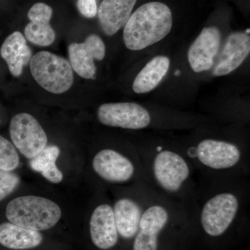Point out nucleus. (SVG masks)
<instances>
[{
    "instance_id": "f257e3e1",
    "label": "nucleus",
    "mask_w": 250,
    "mask_h": 250,
    "mask_svg": "<svg viewBox=\"0 0 250 250\" xmlns=\"http://www.w3.org/2000/svg\"><path fill=\"white\" fill-rule=\"evenodd\" d=\"M147 184L192 213L198 187L196 170L180 149L157 145L139 151Z\"/></svg>"
},
{
    "instance_id": "f03ea898",
    "label": "nucleus",
    "mask_w": 250,
    "mask_h": 250,
    "mask_svg": "<svg viewBox=\"0 0 250 250\" xmlns=\"http://www.w3.org/2000/svg\"><path fill=\"white\" fill-rule=\"evenodd\" d=\"M243 177L211 179L205 192L198 188L192 214L197 215L206 234L218 238L225 234L244 213L248 190L242 185Z\"/></svg>"
},
{
    "instance_id": "7ed1b4c3",
    "label": "nucleus",
    "mask_w": 250,
    "mask_h": 250,
    "mask_svg": "<svg viewBox=\"0 0 250 250\" xmlns=\"http://www.w3.org/2000/svg\"><path fill=\"white\" fill-rule=\"evenodd\" d=\"M195 170L208 178L243 177L249 168V155L228 140L205 138L181 148Z\"/></svg>"
},
{
    "instance_id": "20e7f679",
    "label": "nucleus",
    "mask_w": 250,
    "mask_h": 250,
    "mask_svg": "<svg viewBox=\"0 0 250 250\" xmlns=\"http://www.w3.org/2000/svg\"><path fill=\"white\" fill-rule=\"evenodd\" d=\"M172 11L159 1L146 3L133 13L123 30V41L130 50L140 51L160 42L170 34Z\"/></svg>"
},
{
    "instance_id": "39448f33",
    "label": "nucleus",
    "mask_w": 250,
    "mask_h": 250,
    "mask_svg": "<svg viewBox=\"0 0 250 250\" xmlns=\"http://www.w3.org/2000/svg\"><path fill=\"white\" fill-rule=\"evenodd\" d=\"M191 213L183 206L161 195L152 188L139 231L134 237L133 250H158L161 233L174 220Z\"/></svg>"
},
{
    "instance_id": "423d86ee",
    "label": "nucleus",
    "mask_w": 250,
    "mask_h": 250,
    "mask_svg": "<svg viewBox=\"0 0 250 250\" xmlns=\"http://www.w3.org/2000/svg\"><path fill=\"white\" fill-rule=\"evenodd\" d=\"M62 215V209L57 204L35 195L16 197L6 208V216L10 223L37 231L53 228Z\"/></svg>"
},
{
    "instance_id": "0eeeda50",
    "label": "nucleus",
    "mask_w": 250,
    "mask_h": 250,
    "mask_svg": "<svg viewBox=\"0 0 250 250\" xmlns=\"http://www.w3.org/2000/svg\"><path fill=\"white\" fill-rule=\"evenodd\" d=\"M92 167L95 173L107 183L147 182L139 152L134 155H126L116 149L105 148L94 156Z\"/></svg>"
},
{
    "instance_id": "6e6552de",
    "label": "nucleus",
    "mask_w": 250,
    "mask_h": 250,
    "mask_svg": "<svg viewBox=\"0 0 250 250\" xmlns=\"http://www.w3.org/2000/svg\"><path fill=\"white\" fill-rule=\"evenodd\" d=\"M29 66L36 82L49 93H65L73 84L70 62L57 54L47 51L38 52L31 57Z\"/></svg>"
},
{
    "instance_id": "1a4fd4ad",
    "label": "nucleus",
    "mask_w": 250,
    "mask_h": 250,
    "mask_svg": "<svg viewBox=\"0 0 250 250\" xmlns=\"http://www.w3.org/2000/svg\"><path fill=\"white\" fill-rule=\"evenodd\" d=\"M151 192L152 187L147 182L133 184L132 193L119 197L112 206L118 234L122 238H134Z\"/></svg>"
},
{
    "instance_id": "9d476101",
    "label": "nucleus",
    "mask_w": 250,
    "mask_h": 250,
    "mask_svg": "<svg viewBox=\"0 0 250 250\" xmlns=\"http://www.w3.org/2000/svg\"><path fill=\"white\" fill-rule=\"evenodd\" d=\"M9 133L15 147L27 159H33L47 147L45 130L29 113H18L13 117Z\"/></svg>"
},
{
    "instance_id": "9b49d317",
    "label": "nucleus",
    "mask_w": 250,
    "mask_h": 250,
    "mask_svg": "<svg viewBox=\"0 0 250 250\" xmlns=\"http://www.w3.org/2000/svg\"><path fill=\"white\" fill-rule=\"evenodd\" d=\"M97 115L101 124L125 129H144L152 123L149 111L136 103L103 104L99 106Z\"/></svg>"
},
{
    "instance_id": "f8f14e48",
    "label": "nucleus",
    "mask_w": 250,
    "mask_h": 250,
    "mask_svg": "<svg viewBox=\"0 0 250 250\" xmlns=\"http://www.w3.org/2000/svg\"><path fill=\"white\" fill-rule=\"evenodd\" d=\"M68 54L70 65L77 75L85 80H94L97 72L95 60L104 59L106 47L100 36L90 34L82 43L70 44Z\"/></svg>"
},
{
    "instance_id": "ddd939ff",
    "label": "nucleus",
    "mask_w": 250,
    "mask_h": 250,
    "mask_svg": "<svg viewBox=\"0 0 250 250\" xmlns=\"http://www.w3.org/2000/svg\"><path fill=\"white\" fill-rule=\"evenodd\" d=\"M221 38V32L216 27L202 29L188 52V60L194 72L207 71L213 67L220 49Z\"/></svg>"
},
{
    "instance_id": "4468645a",
    "label": "nucleus",
    "mask_w": 250,
    "mask_h": 250,
    "mask_svg": "<svg viewBox=\"0 0 250 250\" xmlns=\"http://www.w3.org/2000/svg\"><path fill=\"white\" fill-rule=\"evenodd\" d=\"M90 234L94 246L102 250L111 249L119 238L112 205L102 203L92 212L90 219Z\"/></svg>"
},
{
    "instance_id": "2eb2a0df",
    "label": "nucleus",
    "mask_w": 250,
    "mask_h": 250,
    "mask_svg": "<svg viewBox=\"0 0 250 250\" xmlns=\"http://www.w3.org/2000/svg\"><path fill=\"white\" fill-rule=\"evenodd\" d=\"M250 52L249 34L234 32L227 39L218 63L213 70L214 76H225L236 70L248 58Z\"/></svg>"
},
{
    "instance_id": "dca6fc26",
    "label": "nucleus",
    "mask_w": 250,
    "mask_h": 250,
    "mask_svg": "<svg viewBox=\"0 0 250 250\" xmlns=\"http://www.w3.org/2000/svg\"><path fill=\"white\" fill-rule=\"evenodd\" d=\"M53 10L44 3H36L28 12V23L24 29V37L34 45L47 47L55 40L56 34L49 24Z\"/></svg>"
},
{
    "instance_id": "f3484780",
    "label": "nucleus",
    "mask_w": 250,
    "mask_h": 250,
    "mask_svg": "<svg viewBox=\"0 0 250 250\" xmlns=\"http://www.w3.org/2000/svg\"><path fill=\"white\" fill-rule=\"evenodd\" d=\"M137 0H103L98 9L100 27L106 35H115L124 27Z\"/></svg>"
},
{
    "instance_id": "a211bd4d",
    "label": "nucleus",
    "mask_w": 250,
    "mask_h": 250,
    "mask_svg": "<svg viewBox=\"0 0 250 250\" xmlns=\"http://www.w3.org/2000/svg\"><path fill=\"white\" fill-rule=\"evenodd\" d=\"M0 55L7 64L11 75L19 77L23 67L30 62L32 52L22 33L15 31L5 39L0 49Z\"/></svg>"
},
{
    "instance_id": "6ab92c4d",
    "label": "nucleus",
    "mask_w": 250,
    "mask_h": 250,
    "mask_svg": "<svg viewBox=\"0 0 250 250\" xmlns=\"http://www.w3.org/2000/svg\"><path fill=\"white\" fill-rule=\"evenodd\" d=\"M170 65V59L166 56L151 59L135 78L132 85L134 93H147L156 88L168 72Z\"/></svg>"
},
{
    "instance_id": "aec40b11",
    "label": "nucleus",
    "mask_w": 250,
    "mask_h": 250,
    "mask_svg": "<svg viewBox=\"0 0 250 250\" xmlns=\"http://www.w3.org/2000/svg\"><path fill=\"white\" fill-rule=\"evenodd\" d=\"M42 241L39 231L11 223L0 225V244L11 250H27L40 246Z\"/></svg>"
},
{
    "instance_id": "412c9836",
    "label": "nucleus",
    "mask_w": 250,
    "mask_h": 250,
    "mask_svg": "<svg viewBox=\"0 0 250 250\" xmlns=\"http://www.w3.org/2000/svg\"><path fill=\"white\" fill-rule=\"evenodd\" d=\"M19 164V155L14 144L0 136V170L11 172Z\"/></svg>"
},
{
    "instance_id": "4be33fe9",
    "label": "nucleus",
    "mask_w": 250,
    "mask_h": 250,
    "mask_svg": "<svg viewBox=\"0 0 250 250\" xmlns=\"http://www.w3.org/2000/svg\"><path fill=\"white\" fill-rule=\"evenodd\" d=\"M59 154L60 149L59 147L56 146H47L42 152L31 159L29 165L32 170L41 173L56 165Z\"/></svg>"
},
{
    "instance_id": "5701e85b",
    "label": "nucleus",
    "mask_w": 250,
    "mask_h": 250,
    "mask_svg": "<svg viewBox=\"0 0 250 250\" xmlns=\"http://www.w3.org/2000/svg\"><path fill=\"white\" fill-rule=\"evenodd\" d=\"M19 182V177L16 174L0 170V201L14 191Z\"/></svg>"
},
{
    "instance_id": "b1692460",
    "label": "nucleus",
    "mask_w": 250,
    "mask_h": 250,
    "mask_svg": "<svg viewBox=\"0 0 250 250\" xmlns=\"http://www.w3.org/2000/svg\"><path fill=\"white\" fill-rule=\"evenodd\" d=\"M77 9L82 16L93 18L98 14L96 0H77Z\"/></svg>"
},
{
    "instance_id": "393cba45",
    "label": "nucleus",
    "mask_w": 250,
    "mask_h": 250,
    "mask_svg": "<svg viewBox=\"0 0 250 250\" xmlns=\"http://www.w3.org/2000/svg\"><path fill=\"white\" fill-rule=\"evenodd\" d=\"M41 174L47 181L53 184L60 183L63 179V175H62V171L59 170L57 165L52 166L50 168L43 171V172H41Z\"/></svg>"
}]
</instances>
